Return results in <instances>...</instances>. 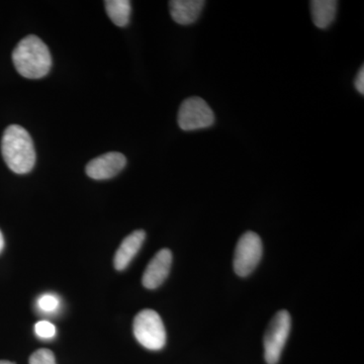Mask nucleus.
Wrapping results in <instances>:
<instances>
[{"instance_id":"1","label":"nucleus","mask_w":364,"mask_h":364,"mask_svg":"<svg viewBox=\"0 0 364 364\" xmlns=\"http://www.w3.org/2000/svg\"><path fill=\"white\" fill-rule=\"evenodd\" d=\"M1 153L7 166L14 173H28L35 166L36 151L32 136L18 124H11L4 131Z\"/></svg>"},{"instance_id":"2","label":"nucleus","mask_w":364,"mask_h":364,"mask_svg":"<svg viewBox=\"0 0 364 364\" xmlns=\"http://www.w3.org/2000/svg\"><path fill=\"white\" fill-rule=\"evenodd\" d=\"M13 61L16 71L28 79L45 77L52 67L51 53L35 35L28 36L18 43L14 50Z\"/></svg>"},{"instance_id":"3","label":"nucleus","mask_w":364,"mask_h":364,"mask_svg":"<svg viewBox=\"0 0 364 364\" xmlns=\"http://www.w3.org/2000/svg\"><path fill=\"white\" fill-rule=\"evenodd\" d=\"M134 334L139 343L149 350H160L166 343V331L159 314L141 311L134 320Z\"/></svg>"},{"instance_id":"4","label":"nucleus","mask_w":364,"mask_h":364,"mask_svg":"<svg viewBox=\"0 0 364 364\" xmlns=\"http://www.w3.org/2000/svg\"><path fill=\"white\" fill-rule=\"evenodd\" d=\"M291 328V318L287 311H279L270 321L264 340V358L267 364L279 363Z\"/></svg>"},{"instance_id":"5","label":"nucleus","mask_w":364,"mask_h":364,"mask_svg":"<svg viewBox=\"0 0 364 364\" xmlns=\"http://www.w3.org/2000/svg\"><path fill=\"white\" fill-rule=\"evenodd\" d=\"M262 241L257 234L248 231L242 235L236 245L234 270L241 277H248L255 270L262 258Z\"/></svg>"},{"instance_id":"6","label":"nucleus","mask_w":364,"mask_h":364,"mask_svg":"<svg viewBox=\"0 0 364 364\" xmlns=\"http://www.w3.org/2000/svg\"><path fill=\"white\" fill-rule=\"evenodd\" d=\"M179 128L183 131H196L210 128L215 123V114L203 98H186L179 107L177 116Z\"/></svg>"},{"instance_id":"7","label":"nucleus","mask_w":364,"mask_h":364,"mask_svg":"<svg viewBox=\"0 0 364 364\" xmlns=\"http://www.w3.org/2000/svg\"><path fill=\"white\" fill-rule=\"evenodd\" d=\"M127 158L119 152H109L91 160L86 174L95 181H105L117 176L126 167Z\"/></svg>"},{"instance_id":"8","label":"nucleus","mask_w":364,"mask_h":364,"mask_svg":"<svg viewBox=\"0 0 364 364\" xmlns=\"http://www.w3.org/2000/svg\"><path fill=\"white\" fill-rule=\"evenodd\" d=\"M172 264V253L169 249H162L152 258L143 274V286L155 289L161 286L168 277Z\"/></svg>"},{"instance_id":"9","label":"nucleus","mask_w":364,"mask_h":364,"mask_svg":"<svg viewBox=\"0 0 364 364\" xmlns=\"http://www.w3.org/2000/svg\"><path fill=\"white\" fill-rule=\"evenodd\" d=\"M146 233L143 230H136L124 239L121 246L114 255V268L119 272L126 269L130 264L131 261L135 258L136 254L142 247L145 241Z\"/></svg>"},{"instance_id":"10","label":"nucleus","mask_w":364,"mask_h":364,"mask_svg":"<svg viewBox=\"0 0 364 364\" xmlns=\"http://www.w3.org/2000/svg\"><path fill=\"white\" fill-rule=\"evenodd\" d=\"M205 4L203 0H172L169 2L170 14L178 25H191L200 18Z\"/></svg>"},{"instance_id":"11","label":"nucleus","mask_w":364,"mask_h":364,"mask_svg":"<svg viewBox=\"0 0 364 364\" xmlns=\"http://www.w3.org/2000/svg\"><path fill=\"white\" fill-rule=\"evenodd\" d=\"M311 4V16L314 25L318 28H327L335 21L338 1L335 0H313Z\"/></svg>"},{"instance_id":"12","label":"nucleus","mask_w":364,"mask_h":364,"mask_svg":"<svg viewBox=\"0 0 364 364\" xmlns=\"http://www.w3.org/2000/svg\"><path fill=\"white\" fill-rule=\"evenodd\" d=\"M105 6L114 25L124 28L130 23L132 4L129 0H107L105 1Z\"/></svg>"},{"instance_id":"13","label":"nucleus","mask_w":364,"mask_h":364,"mask_svg":"<svg viewBox=\"0 0 364 364\" xmlns=\"http://www.w3.org/2000/svg\"><path fill=\"white\" fill-rule=\"evenodd\" d=\"M30 364H56V360L51 350L39 349L31 355Z\"/></svg>"},{"instance_id":"14","label":"nucleus","mask_w":364,"mask_h":364,"mask_svg":"<svg viewBox=\"0 0 364 364\" xmlns=\"http://www.w3.org/2000/svg\"><path fill=\"white\" fill-rule=\"evenodd\" d=\"M38 306L43 312L51 313L58 309L59 299L54 294H43L39 299H38Z\"/></svg>"},{"instance_id":"15","label":"nucleus","mask_w":364,"mask_h":364,"mask_svg":"<svg viewBox=\"0 0 364 364\" xmlns=\"http://www.w3.org/2000/svg\"><path fill=\"white\" fill-rule=\"evenodd\" d=\"M37 336L42 339H51L56 335V328L48 321H40L35 325Z\"/></svg>"},{"instance_id":"16","label":"nucleus","mask_w":364,"mask_h":364,"mask_svg":"<svg viewBox=\"0 0 364 364\" xmlns=\"http://www.w3.org/2000/svg\"><path fill=\"white\" fill-rule=\"evenodd\" d=\"M355 88L358 90L360 95H363L364 93V68L361 67L360 70L358 71V75H356L355 81H354Z\"/></svg>"},{"instance_id":"17","label":"nucleus","mask_w":364,"mask_h":364,"mask_svg":"<svg viewBox=\"0 0 364 364\" xmlns=\"http://www.w3.org/2000/svg\"><path fill=\"white\" fill-rule=\"evenodd\" d=\"M4 248V235H2L1 231H0V253L2 252Z\"/></svg>"},{"instance_id":"18","label":"nucleus","mask_w":364,"mask_h":364,"mask_svg":"<svg viewBox=\"0 0 364 364\" xmlns=\"http://www.w3.org/2000/svg\"><path fill=\"white\" fill-rule=\"evenodd\" d=\"M0 364H14V363H11V361L0 360Z\"/></svg>"}]
</instances>
